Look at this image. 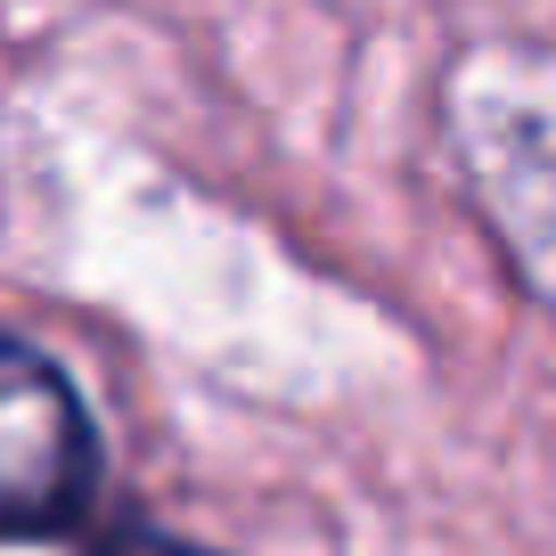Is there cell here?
Segmentation results:
<instances>
[{"label": "cell", "mask_w": 556, "mask_h": 556, "mask_svg": "<svg viewBox=\"0 0 556 556\" xmlns=\"http://www.w3.org/2000/svg\"><path fill=\"white\" fill-rule=\"evenodd\" d=\"M99 556H205V548H189V540H173V532H115V540H99Z\"/></svg>", "instance_id": "cell-2"}, {"label": "cell", "mask_w": 556, "mask_h": 556, "mask_svg": "<svg viewBox=\"0 0 556 556\" xmlns=\"http://www.w3.org/2000/svg\"><path fill=\"white\" fill-rule=\"evenodd\" d=\"M99 491V434L50 352L0 336V540H50Z\"/></svg>", "instance_id": "cell-1"}]
</instances>
